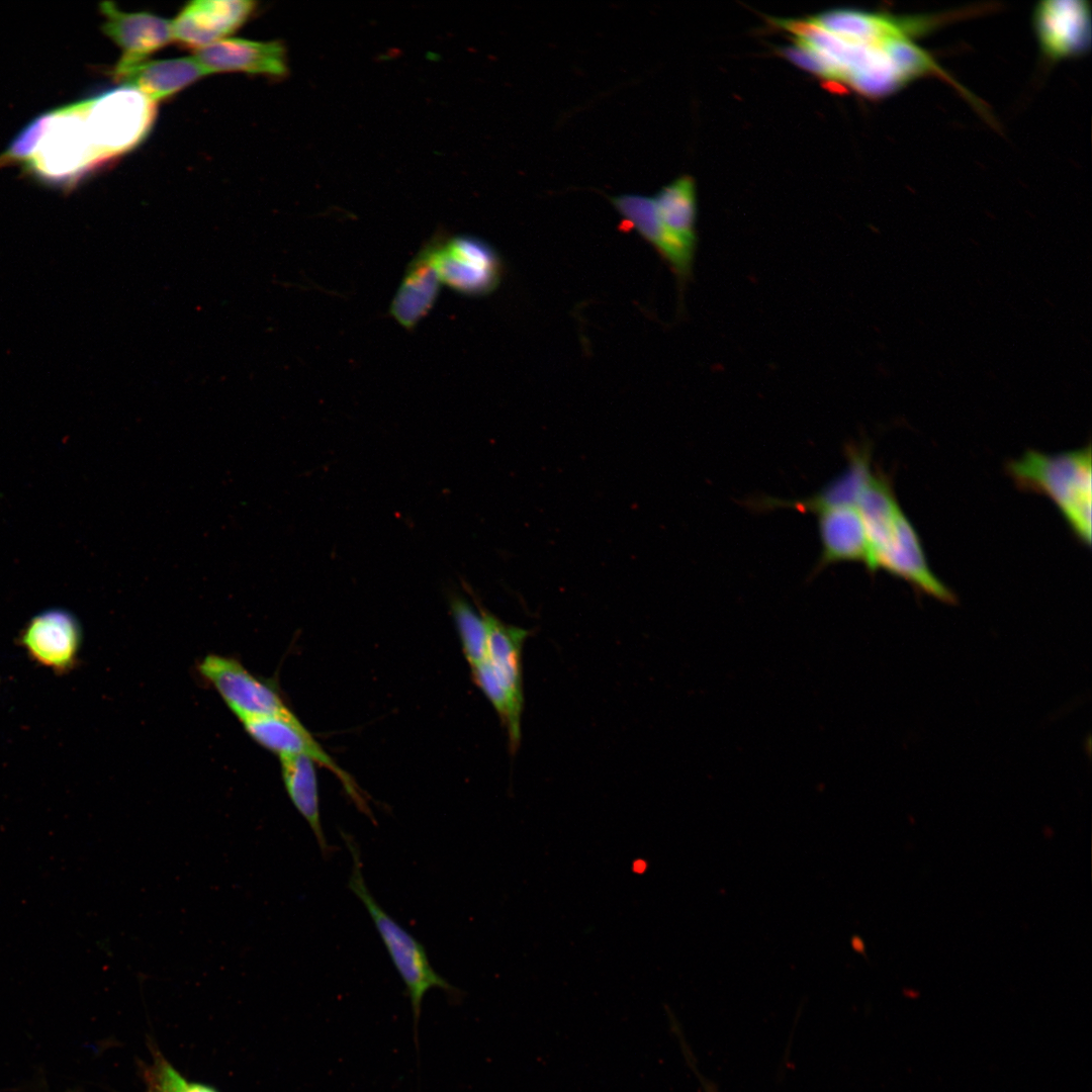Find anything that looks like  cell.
Segmentation results:
<instances>
[{"label": "cell", "instance_id": "obj_1", "mask_svg": "<svg viewBox=\"0 0 1092 1092\" xmlns=\"http://www.w3.org/2000/svg\"><path fill=\"white\" fill-rule=\"evenodd\" d=\"M1091 447L1049 455L1028 450L1007 463L1006 470L1025 490L1048 495L1077 537L1091 543Z\"/></svg>", "mask_w": 1092, "mask_h": 1092}, {"label": "cell", "instance_id": "obj_2", "mask_svg": "<svg viewBox=\"0 0 1092 1092\" xmlns=\"http://www.w3.org/2000/svg\"><path fill=\"white\" fill-rule=\"evenodd\" d=\"M341 835L350 850L353 861L348 887L367 909L393 966L406 987L417 1026L422 1002L429 990L439 988L452 994L455 989L433 969L424 945L402 928L375 900L362 874L361 854L357 842L349 833L342 831Z\"/></svg>", "mask_w": 1092, "mask_h": 1092}, {"label": "cell", "instance_id": "obj_3", "mask_svg": "<svg viewBox=\"0 0 1092 1092\" xmlns=\"http://www.w3.org/2000/svg\"><path fill=\"white\" fill-rule=\"evenodd\" d=\"M24 165L41 181L62 187L104 166L91 141L83 100L50 112L41 140Z\"/></svg>", "mask_w": 1092, "mask_h": 1092}, {"label": "cell", "instance_id": "obj_4", "mask_svg": "<svg viewBox=\"0 0 1092 1092\" xmlns=\"http://www.w3.org/2000/svg\"><path fill=\"white\" fill-rule=\"evenodd\" d=\"M83 104L91 141L104 165L139 146L157 114L156 103L128 86L85 99Z\"/></svg>", "mask_w": 1092, "mask_h": 1092}, {"label": "cell", "instance_id": "obj_5", "mask_svg": "<svg viewBox=\"0 0 1092 1092\" xmlns=\"http://www.w3.org/2000/svg\"><path fill=\"white\" fill-rule=\"evenodd\" d=\"M435 265L441 282L469 296H483L500 283L503 263L494 248L469 235L436 237Z\"/></svg>", "mask_w": 1092, "mask_h": 1092}, {"label": "cell", "instance_id": "obj_6", "mask_svg": "<svg viewBox=\"0 0 1092 1092\" xmlns=\"http://www.w3.org/2000/svg\"><path fill=\"white\" fill-rule=\"evenodd\" d=\"M198 670L242 722L291 712L274 688L236 659L207 655L199 663Z\"/></svg>", "mask_w": 1092, "mask_h": 1092}, {"label": "cell", "instance_id": "obj_7", "mask_svg": "<svg viewBox=\"0 0 1092 1092\" xmlns=\"http://www.w3.org/2000/svg\"><path fill=\"white\" fill-rule=\"evenodd\" d=\"M243 724L256 742L279 757L302 754L328 768L340 780L358 809L373 819L364 794L352 777L336 763L292 712L260 717Z\"/></svg>", "mask_w": 1092, "mask_h": 1092}, {"label": "cell", "instance_id": "obj_8", "mask_svg": "<svg viewBox=\"0 0 1092 1092\" xmlns=\"http://www.w3.org/2000/svg\"><path fill=\"white\" fill-rule=\"evenodd\" d=\"M18 643L31 660L57 673L72 670L82 643L80 623L63 609L33 616L20 631Z\"/></svg>", "mask_w": 1092, "mask_h": 1092}, {"label": "cell", "instance_id": "obj_9", "mask_svg": "<svg viewBox=\"0 0 1092 1092\" xmlns=\"http://www.w3.org/2000/svg\"><path fill=\"white\" fill-rule=\"evenodd\" d=\"M878 568L906 579L938 600L946 603L956 600L930 570L918 534L903 512L885 541L872 552L869 569L875 571Z\"/></svg>", "mask_w": 1092, "mask_h": 1092}, {"label": "cell", "instance_id": "obj_10", "mask_svg": "<svg viewBox=\"0 0 1092 1092\" xmlns=\"http://www.w3.org/2000/svg\"><path fill=\"white\" fill-rule=\"evenodd\" d=\"M609 200L667 263L682 292L693 275L697 247L682 241L665 226L652 197L625 193L609 196Z\"/></svg>", "mask_w": 1092, "mask_h": 1092}, {"label": "cell", "instance_id": "obj_11", "mask_svg": "<svg viewBox=\"0 0 1092 1092\" xmlns=\"http://www.w3.org/2000/svg\"><path fill=\"white\" fill-rule=\"evenodd\" d=\"M1033 24L1043 54L1053 60L1083 55L1091 44V13L1083 0H1046L1034 9Z\"/></svg>", "mask_w": 1092, "mask_h": 1092}, {"label": "cell", "instance_id": "obj_12", "mask_svg": "<svg viewBox=\"0 0 1092 1092\" xmlns=\"http://www.w3.org/2000/svg\"><path fill=\"white\" fill-rule=\"evenodd\" d=\"M255 7L249 0L191 1L171 21L173 40L186 48H204L239 29Z\"/></svg>", "mask_w": 1092, "mask_h": 1092}, {"label": "cell", "instance_id": "obj_13", "mask_svg": "<svg viewBox=\"0 0 1092 1092\" xmlns=\"http://www.w3.org/2000/svg\"><path fill=\"white\" fill-rule=\"evenodd\" d=\"M488 628L487 660L500 681L510 702L512 725L510 746L515 752L521 738V714L524 704L522 689V647L529 631L507 625L483 610Z\"/></svg>", "mask_w": 1092, "mask_h": 1092}, {"label": "cell", "instance_id": "obj_14", "mask_svg": "<svg viewBox=\"0 0 1092 1092\" xmlns=\"http://www.w3.org/2000/svg\"><path fill=\"white\" fill-rule=\"evenodd\" d=\"M193 57L208 74L244 72L283 78L288 73L286 51L279 40L228 37L196 50Z\"/></svg>", "mask_w": 1092, "mask_h": 1092}, {"label": "cell", "instance_id": "obj_15", "mask_svg": "<svg viewBox=\"0 0 1092 1092\" xmlns=\"http://www.w3.org/2000/svg\"><path fill=\"white\" fill-rule=\"evenodd\" d=\"M103 32L121 50L117 63L147 60L151 54L173 40L171 21L148 12H124L112 2H102Z\"/></svg>", "mask_w": 1092, "mask_h": 1092}, {"label": "cell", "instance_id": "obj_16", "mask_svg": "<svg viewBox=\"0 0 1092 1092\" xmlns=\"http://www.w3.org/2000/svg\"><path fill=\"white\" fill-rule=\"evenodd\" d=\"M123 86L134 88L157 103L208 74L194 57L117 63L110 72Z\"/></svg>", "mask_w": 1092, "mask_h": 1092}, {"label": "cell", "instance_id": "obj_17", "mask_svg": "<svg viewBox=\"0 0 1092 1092\" xmlns=\"http://www.w3.org/2000/svg\"><path fill=\"white\" fill-rule=\"evenodd\" d=\"M436 238L411 261L390 305V313L404 328L413 329L433 307L441 285L435 265Z\"/></svg>", "mask_w": 1092, "mask_h": 1092}, {"label": "cell", "instance_id": "obj_18", "mask_svg": "<svg viewBox=\"0 0 1092 1092\" xmlns=\"http://www.w3.org/2000/svg\"><path fill=\"white\" fill-rule=\"evenodd\" d=\"M822 551L818 568L841 561L870 562V544L856 507L842 506L816 513Z\"/></svg>", "mask_w": 1092, "mask_h": 1092}, {"label": "cell", "instance_id": "obj_19", "mask_svg": "<svg viewBox=\"0 0 1092 1092\" xmlns=\"http://www.w3.org/2000/svg\"><path fill=\"white\" fill-rule=\"evenodd\" d=\"M279 758L285 791L310 827L323 855L329 857L333 853V847L328 843L322 826L314 761L302 754Z\"/></svg>", "mask_w": 1092, "mask_h": 1092}, {"label": "cell", "instance_id": "obj_20", "mask_svg": "<svg viewBox=\"0 0 1092 1092\" xmlns=\"http://www.w3.org/2000/svg\"><path fill=\"white\" fill-rule=\"evenodd\" d=\"M847 455L848 464L845 470L817 494L794 503L778 504L789 505L800 512L815 514L829 508L856 507L859 495L874 474L871 469V451L868 446L863 445L850 448Z\"/></svg>", "mask_w": 1092, "mask_h": 1092}, {"label": "cell", "instance_id": "obj_21", "mask_svg": "<svg viewBox=\"0 0 1092 1092\" xmlns=\"http://www.w3.org/2000/svg\"><path fill=\"white\" fill-rule=\"evenodd\" d=\"M652 198L665 226L682 241L697 247L694 179L690 175H682L663 186Z\"/></svg>", "mask_w": 1092, "mask_h": 1092}, {"label": "cell", "instance_id": "obj_22", "mask_svg": "<svg viewBox=\"0 0 1092 1092\" xmlns=\"http://www.w3.org/2000/svg\"><path fill=\"white\" fill-rule=\"evenodd\" d=\"M465 656L474 667L487 657L488 628L483 610L478 614L465 601L454 599L451 605Z\"/></svg>", "mask_w": 1092, "mask_h": 1092}, {"label": "cell", "instance_id": "obj_23", "mask_svg": "<svg viewBox=\"0 0 1092 1092\" xmlns=\"http://www.w3.org/2000/svg\"><path fill=\"white\" fill-rule=\"evenodd\" d=\"M779 51L795 65L819 77L844 81L841 70L832 60L800 39L796 38L793 44L782 47Z\"/></svg>", "mask_w": 1092, "mask_h": 1092}, {"label": "cell", "instance_id": "obj_24", "mask_svg": "<svg viewBox=\"0 0 1092 1092\" xmlns=\"http://www.w3.org/2000/svg\"><path fill=\"white\" fill-rule=\"evenodd\" d=\"M50 112L41 114L28 123L9 147L0 155V168L12 164H25L33 155L46 130Z\"/></svg>", "mask_w": 1092, "mask_h": 1092}, {"label": "cell", "instance_id": "obj_25", "mask_svg": "<svg viewBox=\"0 0 1092 1092\" xmlns=\"http://www.w3.org/2000/svg\"><path fill=\"white\" fill-rule=\"evenodd\" d=\"M471 668L477 686L490 701L509 731L512 725L510 702L490 663L486 658L483 662Z\"/></svg>", "mask_w": 1092, "mask_h": 1092}, {"label": "cell", "instance_id": "obj_26", "mask_svg": "<svg viewBox=\"0 0 1092 1092\" xmlns=\"http://www.w3.org/2000/svg\"><path fill=\"white\" fill-rule=\"evenodd\" d=\"M148 1092H216L209 1086L186 1082L170 1065L159 1068L149 1081Z\"/></svg>", "mask_w": 1092, "mask_h": 1092}]
</instances>
